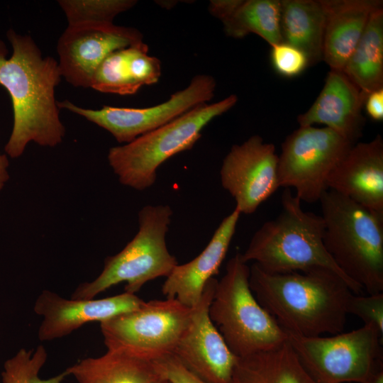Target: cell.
Masks as SVG:
<instances>
[{
  "label": "cell",
  "mask_w": 383,
  "mask_h": 383,
  "mask_svg": "<svg viewBox=\"0 0 383 383\" xmlns=\"http://www.w3.org/2000/svg\"><path fill=\"white\" fill-rule=\"evenodd\" d=\"M6 36L13 52L7 58L6 45L0 40V85L11 96L13 123L4 150L7 156L17 158L30 142L52 148L62 141L65 128L55 97L62 75L58 62L43 57L30 36L13 29Z\"/></svg>",
  "instance_id": "obj_1"
},
{
  "label": "cell",
  "mask_w": 383,
  "mask_h": 383,
  "mask_svg": "<svg viewBox=\"0 0 383 383\" xmlns=\"http://www.w3.org/2000/svg\"><path fill=\"white\" fill-rule=\"evenodd\" d=\"M249 282L257 300L287 333L316 337L343 332L354 293L334 271L269 273L253 263Z\"/></svg>",
  "instance_id": "obj_2"
},
{
  "label": "cell",
  "mask_w": 383,
  "mask_h": 383,
  "mask_svg": "<svg viewBox=\"0 0 383 383\" xmlns=\"http://www.w3.org/2000/svg\"><path fill=\"white\" fill-rule=\"evenodd\" d=\"M281 204L279 214L255 231L241 253L243 260L253 261L269 273L327 268L340 274L353 292L359 294L361 290L345 276L325 248L321 216L304 211L301 200L290 189L283 192Z\"/></svg>",
  "instance_id": "obj_3"
},
{
  "label": "cell",
  "mask_w": 383,
  "mask_h": 383,
  "mask_svg": "<svg viewBox=\"0 0 383 383\" xmlns=\"http://www.w3.org/2000/svg\"><path fill=\"white\" fill-rule=\"evenodd\" d=\"M319 202L323 245L345 276L368 294L383 291V215L327 190Z\"/></svg>",
  "instance_id": "obj_4"
},
{
  "label": "cell",
  "mask_w": 383,
  "mask_h": 383,
  "mask_svg": "<svg viewBox=\"0 0 383 383\" xmlns=\"http://www.w3.org/2000/svg\"><path fill=\"white\" fill-rule=\"evenodd\" d=\"M237 101V96L231 94L217 102L197 106L130 143L111 148L109 163L122 184L145 190L154 184L157 170L162 163L190 150L201 138L204 127Z\"/></svg>",
  "instance_id": "obj_5"
},
{
  "label": "cell",
  "mask_w": 383,
  "mask_h": 383,
  "mask_svg": "<svg viewBox=\"0 0 383 383\" xmlns=\"http://www.w3.org/2000/svg\"><path fill=\"white\" fill-rule=\"evenodd\" d=\"M249 277L250 267L238 252L228 260L209 306L211 321L237 357L275 348L288 338L257 300Z\"/></svg>",
  "instance_id": "obj_6"
},
{
  "label": "cell",
  "mask_w": 383,
  "mask_h": 383,
  "mask_svg": "<svg viewBox=\"0 0 383 383\" xmlns=\"http://www.w3.org/2000/svg\"><path fill=\"white\" fill-rule=\"evenodd\" d=\"M172 210L169 205H148L138 213V231L118 253L106 257L101 274L81 283L72 299H94L121 282L125 292L135 294L149 281L167 277L176 265V257L166 244Z\"/></svg>",
  "instance_id": "obj_7"
},
{
  "label": "cell",
  "mask_w": 383,
  "mask_h": 383,
  "mask_svg": "<svg viewBox=\"0 0 383 383\" xmlns=\"http://www.w3.org/2000/svg\"><path fill=\"white\" fill-rule=\"evenodd\" d=\"M287 333V340L317 383H366L382 368V336L371 325L328 337Z\"/></svg>",
  "instance_id": "obj_8"
},
{
  "label": "cell",
  "mask_w": 383,
  "mask_h": 383,
  "mask_svg": "<svg viewBox=\"0 0 383 383\" xmlns=\"http://www.w3.org/2000/svg\"><path fill=\"white\" fill-rule=\"evenodd\" d=\"M192 314L175 299L152 300L100 323L107 350L154 361L169 354L187 329Z\"/></svg>",
  "instance_id": "obj_9"
},
{
  "label": "cell",
  "mask_w": 383,
  "mask_h": 383,
  "mask_svg": "<svg viewBox=\"0 0 383 383\" xmlns=\"http://www.w3.org/2000/svg\"><path fill=\"white\" fill-rule=\"evenodd\" d=\"M354 144L326 127L299 126L282 144L279 187L294 189L301 201H319L330 174Z\"/></svg>",
  "instance_id": "obj_10"
},
{
  "label": "cell",
  "mask_w": 383,
  "mask_h": 383,
  "mask_svg": "<svg viewBox=\"0 0 383 383\" xmlns=\"http://www.w3.org/2000/svg\"><path fill=\"white\" fill-rule=\"evenodd\" d=\"M216 87L215 79L208 74L195 76L182 90L172 94L165 102L147 108L104 106L100 109L78 106L68 100L57 102L66 109L109 131L120 143H130L210 101Z\"/></svg>",
  "instance_id": "obj_11"
},
{
  "label": "cell",
  "mask_w": 383,
  "mask_h": 383,
  "mask_svg": "<svg viewBox=\"0 0 383 383\" xmlns=\"http://www.w3.org/2000/svg\"><path fill=\"white\" fill-rule=\"evenodd\" d=\"M142 42L141 33L131 27L113 23L68 25L57 45L62 77L75 87L90 88L96 70L109 55Z\"/></svg>",
  "instance_id": "obj_12"
},
{
  "label": "cell",
  "mask_w": 383,
  "mask_h": 383,
  "mask_svg": "<svg viewBox=\"0 0 383 383\" xmlns=\"http://www.w3.org/2000/svg\"><path fill=\"white\" fill-rule=\"evenodd\" d=\"M277 167L274 145L258 135L231 147L223 160L220 177L240 213H253L279 188Z\"/></svg>",
  "instance_id": "obj_13"
},
{
  "label": "cell",
  "mask_w": 383,
  "mask_h": 383,
  "mask_svg": "<svg viewBox=\"0 0 383 383\" xmlns=\"http://www.w3.org/2000/svg\"><path fill=\"white\" fill-rule=\"evenodd\" d=\"M218 280L206 284L192 308L189 323L173 355L191 372L209 383H232L238 357L231 352L209 316V306Z\"/></svg>",
  "instance_id": "obj_14"
},
{
  "label": "cell",
  "mask_w": 383,
  "mask_h": 383,
  "mask_svg": "<svg viewBox=\"0 0 383 383\" xmlns=\"http://www.w3.org/2000/svg\"><path fill=\"white\" fill-rule=\"evenodd\" d=\"M145 301L135 294L123 292L103 299H65L43 290L34 304V311L43 317L38 336L50 341L66 336L86 323H102L141 306Z\"/></svg>",
  "instance_id": "obj_15"
},
{
  "label": "cell",
  "mask_w": 383,
  "mask_h": 383,
  "mask_svg": "<svg viewBox=\"0 0 383 383\" xmlns=\"http://www.w3.org/2000/svg\"><path fill=\"white\" fill-rule=\"evenodd\" d=\"M328 189L383 215V140L355 143L329 175Z\"/></svg>",
  "instance_id": "obj_16"
},
{
  "label": "cell",
  "mask_w": 383,
  "mask_h": 383,
  "mask_svg": "<svg viewBox=\"0 0 383 383\" xmlns=\"http://www.w3.org/2000/svg\"><path fill=\"white\" fill-rule=\"evenodd\" d=\"M366 97L340 70H330L319 95L311 107L297 117L299 126L323 124L348 141L362 135L366 119L362 109Z\"/></svg>",
  "instance_id": "obj_17"
},
{
  "label": "cell",
  "mask_w": 383,
  "mask_h": 383,
  "mask_svg": "<svg viewBox=\"0 0 383 383\" xmlns=\"http://www.w3.org/2000/svg\"><path fill=\"white\" fill-rule=\"evenodd\" d=\"M240 214L235 208L223 219L199 255L187 263L174 267L162 287L167 299H175L189 308L199 302L206 283L218 273Z\"/></svg>",
  "instance_id": "obj_18"
},
{
  "label": "cell",
  "mask_w": 383,
  "mask_h": 383,
  "mask_svg": "<svg viewBox=\"0 0 383 383\" xmlns=\"http://www.w3.org/2000/svg\"><path fill=\"white\" fill-rule=\"evenodd\" d=\"M325 12L323 60L342 71L380 0H321Z\"/></svg>",
  "instance_id": "obj_19"
},
{
  "label": "cell",
  "mask_w": 383,
  "mask_h": 383,
  "mask_svg": "<svg viewBox=\"0 0 383 383\" xmlns=\"http://www.w3.org/2000/svg\"><path fill=\"white\" fill-rule=\"evenodd\" d=\"M209 11L229 37L254 33L271 46L282 43L280 0H211Z\"/></svg>",
  "instance_id": "obj_20"
},
{
  "label": "cell",
  "mask_w": 383,
  "mask_h": 383,
  "mask_svg": "<svg viewBox=\"0 0 383 383\" xmlns=\"http://www.w3.org/2000/svg\"><path fill=\"white\" fill-rule=\"evenodd\" d=\"M65 370L78 383H167L152 361L117 351L82 359Z\"/></svg>",
  "instance_id": "obj_21"
},
{
  "label": "cell",
  "mask_w": 383,
  "mask_h": 383,
  "mask_svg": "<svg viewBox=\"0 0 383 383\" xmlns=\"http://www.w3.org/2000/svg\"><path fill=\"white\" fill-rule=\"evenodd\" d=\"M232 383H317L287 340L263 351L238 357Z\"/></svg>",
  "instance_id": "obj_22"
},
{
  "label": "cell",
  "mask_w": 383,
  "mask_h": 383,
  "mask_svg": "<svg viewBox=\"0 0 383 383\" xmlns=\"http://www.w3.org/2000/svg\"><path fill=\"white\" fill-rule=\"evenodd\" d=\"M282 43L305 53L309 65L323 60L325 12L321 0H282Z\"/></svg>",
  "instance_id": "obj_23"
},
{
  "label": "cell",
  "mask_w": 383,
  "mask_h": 383,
  "mask_svg": "<svg viewBox=\"0 0 383 383\" xmlns=\"http://www.w3.org/2000/svg\"><path fill=\"white\" fill-rule=\"evenodd\" d=\"M342 72L367 98L383 88V8L371 14Z\"/></svg>",
  "instance_id": "obj_24"
},
{
  "label": "cell",
  "mask_w": 383,
  "mask_h": 383,
  "mask_svg": "<svg viewBox=\"0 0 383 383\" xmlns=\"http://www.w3.org/2000/svg\"><path fill=\"white\" fill-rule=\"evenodd\" d=\"M128 48L111 52L103 60L95 72L90 88L120 95L134 94L140 89L132 76Z\"/></svg>",
  "instance_id": "obj_25"
},
{
  "label": "cell",
  "mask_w": 383,
  "mask_h": 383,
  "mask_svg": "<svg viewBox=\"0 0 383 383\" xmlns=\"http://www.w3.org/2000/svg\"><path fill=\"white\" fill-rule=\"evenodd\" d=\"M57 2L68 25L113 23L118 14L131 9L137 3L134 0H60Z\"/></svg>",
  "instance_id": "obj_26"
},
{
  "label": "cell",
  "mask_w": 383,
  "mask_h": 383,
  "mask_svg": "<svg viewBox=\"0 0 383 383\" xmlns=\"http://www.w3.org/2000/svg\"><path fill=\"white\" fill-rule=\"evenodd\" d=\"M48 354L44 346L40 345L34 352L20 349L7 360L1 372L3 383H62L68 376L66 370L48 379H41L39 373L45 365Z\"/></svg>",
  "instance_id": "obj_27"
},
{
  "label": "cell",
  "mask_w": 383,
  "mask_h": 383,
  "mask_svg": "<svg viewBox=\"0 0 383 383\" xmlns=\"http://www.w3.org/2000/svg\"><path fill=\"white\" fill-rule=\"evenodd\" d=\"M128 62L135 84L140 88L158 82L161 75V64L159 59L148 54V47L140 43L128 48Z\"/></svg>",
  "instance_id": "obj_28"
},
{
  "label": "cell",
  "mask_w": 383,
  "mask_h": 383,
  "mask_svg": "<svg viewBox=\"0 0 383 383\" xmlns=\"http://www.w3.org/2000/svg\"><path fill=\"white\" fill-rule=\"evenodd\" d=\"M271 48L272 65L276 72L284 77H296L309 66L305 53L291 45L280 43Z\"/></svg>",
  "instance_id": "obj_29"
},
{
  "label": "cell",
  "mask_w": 383,
  "mask_h": 383,
  "mask_svg": "<svg viewBox=\"0 0 383 383\" xmlns=\"http://www.w3.org/2000/svg\"><path fill=\"white\" fill-rule=\"evenodd\" d=\"M348 313L373 326L383 335V293L360 296L353 294L348 304Z\"/></svg>",
  "instance_id": "obj_30"
},
{
  "label": "cell",
  "mask_w": 383,
  "mask_h": 383,
  "mask_svg": "<svg viewBox=\"0 0 383 383\" xmlns=\"http://www.w3.org/2000/svg\"><path fill=\"white\" fill-rule=\"evenodd\" d=\"M152 362L167 383H209L189 370L173 354Z\"/></svg>",
  "instance_id": "obj_31"
},
{
  "label": "cell",
  "mask_w": 383,
  "mask_h": 383,
  "mask_svg": "<svg viewBox=\"0 0 383 383\" xmlns=\"http://www.w3.org/2000/svg\"><path fill=\"white\" fill-rule=\"evenodd\" d=\"M364 106L367 114L375 121L383 120V88L370 93Z\"/></svg>",
  "instance_id": "obj_32"
},
{
  "label": "cell",
  "mask_w": 383,
  "mask_h": 383,
  "mask_svg": "<svg viewBox=\"0 0 383 383\" xmlns=\"http://www.w3.org/2000/svg\"><path fill=\"white\" fill-rule=\"evenodd\" d=\"M9 162L6 154L0 153V191L9 179Z\"/></svg>",
  "instance_id": "obj_33"
},
{
  "label": "cell",
  "mask_w": 383,
  "mask_h": 383,
  "mask_svg": "<svg viewBox=\"0 0 383 383\" xmlns=\"http://www.w3.org/2000/svg\"><path fill=\"white\" fill-rule=\"evenodd\" d=\"M366 383H383V369L382 368L375 372Z\"/></svg>",
  "instance_id": "obj_34"
}]
</instances>
